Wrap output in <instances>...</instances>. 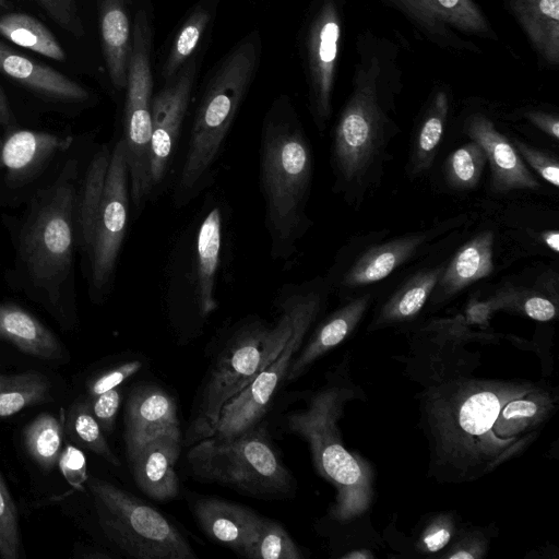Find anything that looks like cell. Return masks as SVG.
I'll use <instances>...</instances> for the list:
<instances>
[{"label": "cell", "instance_id": "obj_18", "mask_svg": "<svg viewBox=\"0 0 559 559\" xmlns=\"http://www.w3.org/2000/svg\"><path fill=\"white\" fill-rule=\"evenodd\" d=\"M193 514L213 540L242 555L255 532L260 515L245 506L215 497L195 500Z\"/></svg>", "mask_w": 559, "mask_h": 559}, {"label": "cell", "instance_id": "obj_14", "mask_svg": "<svg viewBox=\"0 0 559 559\" xmlns=\"http://www.w3.org/2000/svg\"><path fill=\"white\" fill-rule=\"evenodd\" d=\"M340 32L336 10L332 2H325L311 23L307 40L312 108L319 127L331 112Z\"/></svg>", "mask_w": 559, "mask_h": 559}, {"label": "cell", "instance_id": "obj_22", "mask_svg": "<svg viewBox=\"0 0 559 559\" xmlns=\"http://www.w3.org/2000/svg\"><path fill=\"white\" fill-rule=\"evenodd\" d=\"M426 239L425 234H412L369 248L346 271L342 285L357 288L385 278L408 260Z\"/></svg>", "mask_w": 559, "mask_h": 559}, {"label": "cell", "instance_id": "obj_46", "mask_svg": "<svg viewBox=\"0 0 559 559\" xmlns=\"http://www.w3.org/2000/svg\"><path fill=\"white\" fill-rule=\"evenodd\" d=\"M523 310L530 318L537 321H549L556 317L554 302L542 296H531L523 302Z\"/></svg>", "mask_w": 559, "mask_h": 559}, {"label": "cell", "instance_id": "obj_2", "mask_svg": "<svg viewBox=\"0 0 559 559\" xmlns=\"http://www.w3.org/2000/svg\"><path fill=\"white\" fill-rule=\"evenodd\" d=\"M260 55L259 36L251 34L224 58L210 80L193 119L188 147L174 192L185 206L212 176L240 104L252 82Z\"/></svg>", "mask_w": 559, "mask_h": 559}, {"label": "cell", "instance_id": "obj_28", "mask_svg": "<svg viewBox=\"0 0 559 559\" xmlns=\"http://www.w3.org/2000/svg\"><path fill=\"white\" fill-rule=\"evenodd\" d=\"M110 151L103 146L93 157L76 199L75 228L81 248L86 251L102 199Z\"/></svg>", "mask_w": 559, "mask_h": 559}, {"label": "cell", "instance_id": "obj_8", "mask_svg": "<svg viewBox=\"0 0 559 559\" xmlns=\"http://www.w3.org/2000/svg\"><path fill=\"white\" fill-rule=\"evenodd\" d=\"M325 287L322 281L304 284L281 299V309L288 313L292 325L286 343L276 357L224 405L211 436H234L258 425L287 379L294 356L321 308Z\"/></svg>", "mask_w": 559, "mask_h": 559}, {"label": "cell", "instance_id": "obj_4", "mask_svg": "<svg viewBox=\"0 0 559 559\" xmlns=\"http://www.w3.org/2000/svg\"><path fill=\"white\" fill-rule=\"evenodd\" d=\"M187 457L194 477L203 481L263 498L292 489V475L258 425L234 436L201 439L191 444Z\"/></svg>", "mask_w": 559, "mask_h": 559}, {"label": "cell", "instance_id": "obj_13", "mask_svg": "<svg viewBox=\"0 0 559 559\" xmlns=\"http://www.w3.org/2000/svg\"><path fill=\"white\" fill-rule=\"evenodd\" d=\"M162 435L181 438L174 397L154 384L134 388L124 412V442L128 457L142 444Z\"/></svg>", "mask_w": 559, "mask_h": 559}, {"label": "cell", "instance_id": "obj_12", "mask_svg": "<svg viewBox=\"0 0 559 559\" xmlns=\"http://www.w3.org/2000/svg\"><path fill=\"white\" fill-rule=\"evenodd\" d=\"M197 73L191 57L153 98L150 151V188L153 192L165 179L179 140Z\"/></svg>", "mask_w": 559, "mask_h": 559}, {"label": "cell", "instance_id": "obj_21", "mask_svg": "<svg viewBox=\"0 0 559 559\" xmlns=\"http://www.w3.org/2000/svg\"><path fill=\"white\" fill-rule=\"evenodd\" d=\"M131 0H98L100 34L108 73L114 86L126 88L131 48Z\"/></svg>", "mask_w": 559, "mask_h": 559}, {"label": "cell", "instance_id": "obj_34", "mask_svg": "<svg viewBox=\"0 0 559 559\" xmlns=\"http://www.w3.org/2000/svg\"><path fill=\"white\" fill-rule=\"evenodd\" d=\"M23 441L40 468L50 471L58 464L62 451V426L53 415L41 413L25 427Z\"/></svg>", "mask_w": 559, "mask_h": 559}, {"label": "cell", "instance_id": "obj_1", "mask_svg": "<svg viewBox=\"0 0 559 559\" xmlns=\"http://www.w3.org/2000/svg\"><path fill=\"white\" fill-rule=\"evenodd\" d=\"M259 169L271 255L287 260L310 225L313 174L310 143L288 102L274 104L264 118Z\"/></svg>", "mask_w": 559, "mask_h": 559}, {"label": "cell", "instance_id": "obj_45", "mask_svg": "<svg viewBox=\"0 0 559 559\" xmlns=\"http://www.w3.org/2000/svg\"><path fill=\"white\" fill-rule=\"evenodd\" d=\"M142 367L141 361L132 360L123 362L95 378L88 385V392L92 397L99 395L108 390L118 388L122 382L136 373Z\"/></svg>", "mask_w": 559, "mask_h": 559}, {"label": "cell", "instance_id": "obj_37", "mask_svg": "<svg viewBox=\"0 0 559 559\" xmlns=\"http://www.w3.org/2000/svg\"><path fill=\"white\" fill-rule=\"evenodd\" d=\"M67 429L76 443L102 456L110 464L120 465L119 460L105 439L103 429L92 413L90 402H76L72 405Z\"/></svg>", "mask_w": 559, "mask_h": 559}, {"label": "cell", "instance_id": "obj_25", "mask_svg": "<svg viewBox=\"0 0 559 559\" xmlns=\"http://www.w3.org/2000/svg\"><path fill=\"white\" fill-rule=\"evenodd\" d=\"M369 302L370 296L362 295L333 313L293 360L286 380L298 378L317 358L340 344L361 319Z\"/></svg>", "mask_w": 559, "mask_h": 559}, {"label": "cell", "instance_id": "obj_29", "mask_svg": "<svg viewBox=\"0 0 559 559\" xmlns=\"http://www.w3.org/2000/svg\"><path fill=\"white\" fill-rule=\"evenodd\" d=\"M0 35L50 59L66 60V52L55 35L41 22L28 14L8 13L1 15Z\"/></svg>", "mask_w": 559, "mask_h": 559}, {"label": "cell", "instance_id": "obj_5", "mask_svg": "<svg viewBox=\"0 0 559 559\" xmlns=\"http://www.w3.org/2000/svg\"><path fill=\"white\" fill-rule=\"evenodd\" d=\"M290 330V318L282 310L273 328L255 320L234 333L218 355L201 391L188 436L191 444L211 436L224 405L276 357Z\"/></svg>", "mask_w": 559, "mask_h": 559}, {"label": "cell", "instance_id": "obj_35", "mask_svg": "<svg viewBox=\"0 0 559 559\" xmlns=\"http://www.w3.org/2000/svg\"><path fill=\"white\" fill-rule=\"evenodd\" d=\"M241 556L250 559H300L301 552L280 523L260 515L252 539Z\"/></svg>", "mask_w": 559, "mask_h": 559}, {"label": "cell", "instance_id": "obj_6", "mask_svg": "<svg viewBox=\"0 0 559 559\" xmlns=\"http://www.w3.org/2000/svg\"><path fill=\"white\" fill-rule=\"evenodd\" d=\"M344 391L338 388L320 390L302 409L287 415L289 430L309 444L319 473L337 490L334 515L347 519L362 511L368 501L366 475L358 461L343 447L336 426Z\"/></svg>", "mask_w": 559, "mask_h": 559}, {"label": "cell", "instance_id": "obj_10", "mask_svg": "<svg viewBox=\"0 0 559 559\" xmlns=\"http://www.w3.org/2000/svg\"><path fill=\"white\" fill-rule=\"evenodd\" d=\"M384 120L365 94L356 96L341 115L332 143V165L336 187L353 195L376 176L389 142Z\"/></svg>", "mask_w": 559, "mask_h": 559}, {"label": "cell", "instance_id": "obj_3", "mask_svg": "<svg viewBox=\"0 0 559 559\" xmlns=\"http://www.w3.org/2000/svg\"><path fill=\"white\" fill-rule=\"evenodd\" d=\"M75 166L35 198L19 238L17 259L26 283L58 302L73 260L76 190Z\"/></svg>", "mask_w": 559, "mask_h": 559}, {"label": "cell", "instance_id": "obj_50", "mask_svg": "<svg viewBox=\"0 0 559 559\" xmlns=\"http://www.w3.org/2000/svg\"><path fill=\"white\" fill-rule=\"evenodd\" d=\"M12 114L9 108L7 98L0 88V124H8L12 121Z\"/></svg>", "mask_w": 559, "mask_h": 559}, {"label": "cell", "instance_id": "obj_43", "mask_svg": "<svg viewBox=\"0 0 559 559\" xmlns=\"http://www.w3.org/2000/svg\"><path fill=\"white\" fill-rule=\"evenodd\" d=\"M121 391L114 388L93 397L91 409L104 432H111L120 406Z\"/></svg>", "mask_w": 559, "mask_h": 559}, {"label": "cell", "instance_id": "obj_51", "mask_svg": "<svg viewBox=\"0 0 559 559\" xmlns=\"http://www.w3.org/2000/svg\"><path fill=\"white\" fill-rule=\"evenodd\" d=\"M367 555L366 554H349L347 556H345V558H366Z\"/></svg>", "mask_w": 559, "mask_h": 559}, {"label": "cell", "instance_id": "obj_48", "mask_svg": "<svg viewBox=\"0 0 559 559\" xmlns=\"http://www.w3.org/2000/svg\"><path fill=\"white\" fill-rule=\"evenodd\" d=\"M451 533L444 526H436L424 536V545L429 551L442 549L450 540Z\"/></svg>", "mask_w": 559, "mask_h": 559}, {"label": "cell", "instance_id": "obj_17", "mask_svg": "<svg viewBox=\"0 0 559 559\" xmlns=\"http://www.w3.org/2000/svg\"><path fill=\"white\" fill-rule=\"evenodd\" d=\"M180 450V437L162 435L145 442L129 456L135 484L141 491L157 501H167L177 496L175 465Z\"/></svg>", "mask_w": 559, "mask_h": 559}, {"label": "cell", "instance_id": "obj_19", "mask_svg": "<svg viewBox=\"0 0 559 559\" xmlns=\"http://www.w3.org/2000/svg\"><path fill=\"white\" fill-rule=\"evenodd\" d=\"M71 141L48 132L13 131L0 144V167L12 180L27 179Z\"/></svg>", "mask_w": 559, "mask_h": 559}, {"label": "cell", "instance_id": "obj_40", "mask_svg": "<svg viewBox=\"0 0 559 559\" xmlns=\"http://www.w3.org/2000/svg\"><path fill=\"white\" fill-rule=\"evenodd\" d=\"M521 394L515 400H510L498 415L496 425L500 435H511L516 428L533 420L539 413V406L535 401L521 400Z\"/></svg>", "mask_w": 559, "mask_h": 559}, {"label": "cell", "instance_id": "obj_16", "mask_svg": "<svg viewBox=\"0 0 559 559\" xmlns=\"http://www.w3.org/2000/svg\"><path fill=\"white\" fill-rule=\"evenodd\" d=\"M466 133L485 152L493 191L507 193L513 190H536L540 187L513 143L488 118L472 117L466 124Z\"/></svg>", "mask_w": 559, "mask_h": 559}, {"label": "cell", "instance_id": "obj_15", "mask_svg": "<svg viewBox=\"0 0 559 559\" xmlns=\"http://www.w3.org/2000/svg\"><path fill=\"white\" fill-rule=\"evenodd\" d=\"M223 240V212L221 205H212L202 216L195 230L188 288L197 309L207 317L217 308L215 285L221 263Z\"/></svg>", "mask_w": 559, "mask_h": 559}, {"label": "cell", "instance_id": "obj_11", "mask_svg": "<svg viewBox=\"0 0 559 559\" xmlns=\"http://www.w3.org/2000/svg\"><path fill=\"white\" fill-rule=\"evenodd\" d=\"M129 200V169L121 138L110 152L102 199L85 251L91 288L95 294H103L111 284L127 231Z\"/></svg>", "mask_w": 559, "mask_h": 559}, {"label": "cell", "instance_id": "obj_27", "mask_svg": "<svg viewBox=\"0 0 559 559\" xmlns=\"http://www.w3.org/2000/svg\"><path fill=\"white\" fill-rule=\"evenodd\" d=\"M512 11L534 47L551 64L559 60V0H512Z\"/></svg>", "mask_w": 559, "mask_h": 559}, {"label": "cell", "instance_id": "obj_38", "mask_svg": "<svg viewBox=\"0 0 559 559\" xmlns=\"http://www.w3.org/2000/svg\"><path fill=\"white\" fill-rule=\"evenodd\" d=\"M487 158L484 150L471 141L453 151L445 163L449 185L459 190H469L480 180Z\"/></svg>", "mask_w": 559, "mask_h": 559}, {"label": "cell", "instance_id": "obj_23", "mask_svg": "<svg viewBox=\"0 0 559 559\" xmlns=\"http://www.w3.org/2000/svg\"><path fill=\"white\" fill-rule=\"evenodd\" d=\"M493 270V234L476 235L454 254L444 266L436 285L442 297L452 296L473 283L488 276Z\"/></svg>", "mask_w": 559, "mask_h": 559}, {"label": "cell", "instance_id": "obj_39", "mask_svg": "<svg viewBox=\"0 0 559 559\" xmlns=\"http://www.w3.org/2000/svg\"><path fill=\"white\" fill-rule=\"evenodd\" d=\"M20 547L17 513L0 474V557L17 559Z\"/></svg>", "mask_w": 559, "mask_h": 559}, {"label": "cell", "instance_id": "obj_49", "mask_svg": "<svg viewBox=\"0 0 559 559\" xmlns=\"http://www.w3.org/2000/svg\"><path fill=\"white\" fill-rule=\"evenodd\" d=\"M542 240L555 253L559 251V233L558 230H548L543 234Z\"/></svg>", "mask_w": 559, "mask_h": 559}, {"label": "cell", "instance_id": "obj_47", "mask_svg": "<svg viewBox=\"0 0 559 559\" xmlns=\"http://www.w3.org/2000/svg\"><path fill=\"white\" fill-rule=\"evenodd\" d=\"M527 118L549 136L555 140L559 139V121L556 116L544 112H528Z\"/></svg>", "mask_w": 559, "mask_h": 559}, {"label": "cell", "instance_id": "obj_42", "mask_svg": "<svg viewBox=\"0 0 559 559\" xmlns=\"http://www.w3.org/2000/svg\"><path fill=\"white\" fill-rule=\"evenodd\" d=\"M37 2L59 26L75 37L83 35L84 29L75 0H37Z\"/></svg>", "mask_w": 559, "mask_h": 559}, {"label": "cell", "instance_id": "obj_41", "mask_svg": "<svg viewBox=\"0 0 559 559\" xmlns=\"http://www.w3.org/2000/svg\"><path fill=\"white\" fill-rule=\"evenodd\" d=\"M513 145L525 164H528L545 181L558 188L559 165L556 157L519 140H514Z\"/></svg>", "mask_w": 559, "mask_h": 559}, {"label": "cell", "instance_id": "obj_9", "mask_svg": "<svg viewBox=\"0 0 559 559\" xmlns=\"http://www.w3.org/2000/svg\"><path fill=\"white\" fill-rule=\"evenodd\" d=\"M151 50V25L146 11L140 9L135 14L131 36L122 136L129 169L130 199L135 207L143 206L152 194L148 176L153 98Z\"/></svg>", "mask_w": 559, "mask_h": 559}, {"label": "cell", "instance_id": "obj_30", "mask_svg": "<svg viewBox=\"0 0 559 559\" xmlns=\"http://www.w3.org/2000/svg\"><path fill=\"white\" fill-rule=\"evenodd\" d=\"M50 383L45 374L27 371L0 376V417L14 415L22 409L47 403Z\"/></svg>", "mask_w": 559, "mask_h": 559}, {"label": "cell", "instance_id": "obj_26", "mask_svg": "<svg viewBox=\"0 0 559 559\" xmlns=\"http://www.w3.org/2000/svg\"><path fill=\"white\" fill-rule=\"evenodd\" d=\"M401 10L438 29L452 26L466 32L488 29L486 21L472 0H390Z\"/></svg>", "mask_w": 559, "mask_h": 559}, {"label": "cell", "instance_id": "obj_31", "mask_svg": "<svg viewBox=\"0 0 559 559\" xmlns=\"http://www.w3.org/2000/svg\"><path fill=\"white\" fill-rule=\"evenodd\" d=\"M214 12V1L198 4L179 28L163 68V78L170 81L192 57Z\"/></svg>", "mask_w": 559, "mask_h": 559}, {"label": "cell", "instance_id": "obj_36", "mask_svg": "<svg viewBox=\"0 0 559 559\" xmlns=\"http://www.w3.org/2000/svg\"><path fill=\"white\" fill-rule=\"evenodd\" d=\"M502 399L491 390L471 394L461 405L459 426L464 437L480 439L486 437L496 423L503 406Z\"/></svg>", "mask_w": 559, "mask_h": 559}, {"label": "cell", "instance_id": "obj_33", "mask_svg": "<svg viewBox=\"0 0 559 559\" xmlns=\"http://www.w3.org/2000/svg\"><path fill=\"white\" fill-rule=\"evenodd\" d=\"M444 266H436L417 273L388 300L382 318L399 321L417 314L436 288Z\"/></svg>", "mask_w": 559, "mask_h": 559}, {"label": "cell", "instance_id": "obj_20", "mask_svg": "<svg viewBox=\"0 0 559 559\" xmlns=\"http://www.w3.org/2000/svg\"><path fill=\"white\" fill-rule=\"evenodd\" d=\"M0 72L50 98L68 102L88 98L87 91L70 78L16 52L1 41Z\"/></svg>", "mask_w": 559, "mask_h": 559}, {"label": "cell", "instance_id": "obj_24", "mask_svg": "<svg viewBox=\"0 0 559 559\" xmlns=\"http://www.w3.org/2000/svg\"><path fill=\"white\" fill-rule=\"evenodd\" d=\"M0 337L39 359L55 360L62 347L55 334L23 308L0 304Z\"/></svg>", "mask_w": 559, "mask_h": 559}, {"label": "cell", "instance_id": "obj_44", "mask_svg": "<svg viewBox=\"0 0 559 559\" xmlns=\"http://www.w3.org/2000/svg\"><path fill=\"white\" fill-rule=\"evenodd\" d=\"M58 465L61 474L71 486L81 488L87 480L86 459L80 449L67 445L61 451Z\"/></svg>", "mask_w": 559, "mask_h": 559}, {"label": "cell", "instance_id": "obj_32", "mask_svg": "<svg viewBox=\"0 0 559 559\" xmlns=\"http://www.w3.org/2000/svg\"><path fill=\"white\" fill-rule=\"evenodd\" d=\"M448 100L439 94L416 133L411 153V171L414 175L428 170L438 153L447 121Z\"/></svg>", "mask_w": 559, "mask_h": 559}, {"label": "cell", "instance_id": "obj_7", "mask_svg": "<svg viewBox=\"0 0 559 559\" xmlns=\"http://www.w3.org/2000/svg\"><path fill=\"white\" fill-rule=\"evenodd\" d=\"M99 524L126 555L138 559H195L197 555L159 511L142 500L95 477H87Z\"/></svg>", "mask_w": 559, "mask_h": 559}]
</instances>
